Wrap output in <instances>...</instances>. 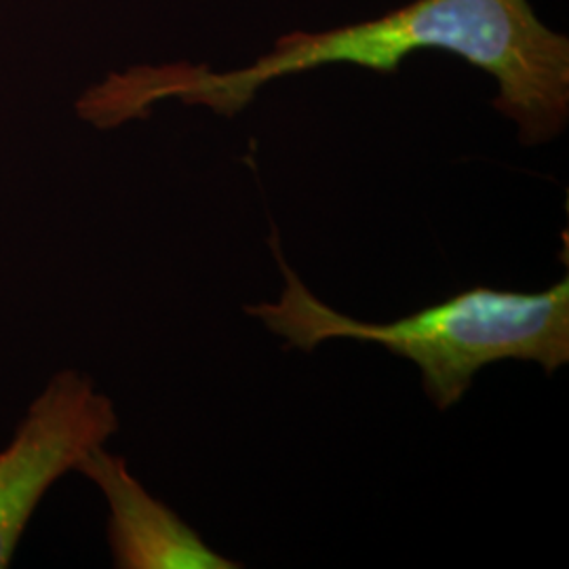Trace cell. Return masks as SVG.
Here are the masks:
<instances>
[{"mask_svg":"<svg viewBox=\"0 0 569 569\" xmlns=\"http://www.w3.org/2000/svg\"><path fill=\"white\" fill-rule=\"evenodd\" d=\"M448 51L498 84L493 108L526 146L547 143L569 121V39L552 32L529 0H413L376 20L323 32H289L258 61L216 72L207 66H138L110 74L79 102L87 122L110 129L180 100L234 117L270 81L329 63L392 74L416 51Z\"/></svg>","mask_w":569,"mask_h":569,"instance_id":"6da1fadb","label":"cell"},{"mask_svg":"<svg viewBox=\"0 0 569 569\" xmlns=\"http://www.w3.org/2000/svg\"><path fill=\"white\" fill-rule=\"evenodd\" d=\"M268 244L283 272V291L277 302L244 306L249 317L306 352L329 340L385 346L418 366L428 399L441 411L458 406L475 376L491 363L526 361L549 376L569 363L568 277L533 293L470 287L403 319L366 323L326 305L306 287L287 264L277 230Z\"/></svg>","mask_w":569,"mask_h":569,"instance_id":"7a4b0ae2","label":"cell"},{"mask_svg":"<svg viewBox=\"0 0 569 569\" xmlns=\"http://www.w3.org/2000/svg\"><path fill=\"white\" fill-rule=\"evenodd\" d=\"M119 430L112 399L77 369H61L0 451V569L9 568L44 493Z\"/></svg>","mask_w":569,"mask_h":569,"instance_id":"3957f363","label":"cell"},{"mask_svg":"<svg viewBox=\"0 0 569 569\" xmlns=\"http://www.w3.org/2000/svg\"><path fill=\"white\" fill-rule=\"evenodd\" d=\"M77 472L102 491L110 510L108 540L121 569H237L241 563L211 549L203 538L131 475L124 458L91 451Z\"/></svg>","mask_w":569,"mask_h":569,"instance_id":"277c9868","label":"cell"}]
</instances>
